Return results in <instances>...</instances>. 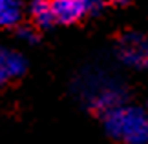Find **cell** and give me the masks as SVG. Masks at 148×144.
Returning <instances> with one entry per match:
<instances>
[{
  "mask_svg": "<svg viewBox=\"0 0 148 144\" xmlns=\"http://www.w3.org/2000/svg\"><path fill=\"white\" fill-rule=\"evenodd\" d=\"M29 15H31L33 22L40 27H51L55 24L51 0H33L29 4Z\"/></svg>",
  "mask_w": 148,
  "mask_h": 144,
  "instance_id": "5",
  "label": "cell"
},
{
  "mask_svg": "<svg viewBox=\"0 0 148 144\" xmlns=\"http://www.w3.org/2000/svg\"><path fill=\"white\" fill-rule=\"evenodd\" d=\"M18 38L24 40V42H27V44H33L37 40V33L33 31L31 27H22V29L18 31Z\"/></svg>",
  "mask_w": 148,
  "mask_h": 144,
  "instance_id": "7",
  "label": "cell"
},
{
  "mask_svg": "<svg viewBox=\"0 0 148 144\" xmlns=\"http://www.w3.org/2000/svg\"><path fill=\"white\" fill-rule=\"evenodd\" d=\"M104 128L121 144H146L148 113L137 106L121 104L104 113Z\"/></svg>",
  "mask_w": 148,
  "mask_h": 144,
  "instance_id": "1",
  "label": "cell"
},
{
  "mask_svg": "<svg viewBox=\"0 0 148 144\" xmlns=\"http://www.w3.org/2000/svg\"><path fill=\"white\" fill-rule=\"evenodd\" d=\"M117 57L123 64L135 70L148 68V38L141 33H126L119 38Z\"/></svg>",
  "mask_w": 148,
  "mask_h": 144,
  "instance_id": "2",
  "label": "cell"
},
{
  "mask_svg": "<svg viewBox=\"0 0 148 144\" xmlns=\"http://www.w3.org/2000/svg\"><path fill=\"white\" fill-rule=\"evenodd\" d=\"M22 18L20 0H0V27H13Z\"/></svg>",
  "mask_w": 148,
  "mask_h": 144,
  "instance_id": "6",
  "label": "cell"
},
{
  "mask_svg": "<svg viewBox=\"0 0 148 144\" xmlns=\"http://www.w3.org/2000/svg\"><path fill=\"white\" fill-rule=\"evenodd\" d=\"M104 0H51L55 24H75L90 13H97Z\"/></svg>",
  "mask_w": 148,
  "mask_h": 144,
  "instance_id": "3",
  "label": "cell"
},
{
  "mask_svg": "<svg viewBox=\"0 0 148 144\" xmlns=\"http://www.w3.org/2000/svg\"><path fill=\"white\" fill-rule=\"evenodd\" d=\"M26 70V60L18 51L0 48V86L18 78Z\"/></svg>",
  "mask_w": 148,
  "mask_h": 144,
  "instance_id": "4",
  "label": "cell"
},
{
  "mask_svg": "<svg viewBox=\"0 0 148 144\" xmlns=\"http://www.w3.org/2000/svg\"><path fill=\"white\" fill-rule=\"evenodd\" d=\"M113 2H115L117 5H126V4L130 2V0H113Z\"/></svg>",
  "mask_w": 148,
  "mask_h": 144,
  "instance_id": "8",
  "label": "cell"
}]
</instances>
